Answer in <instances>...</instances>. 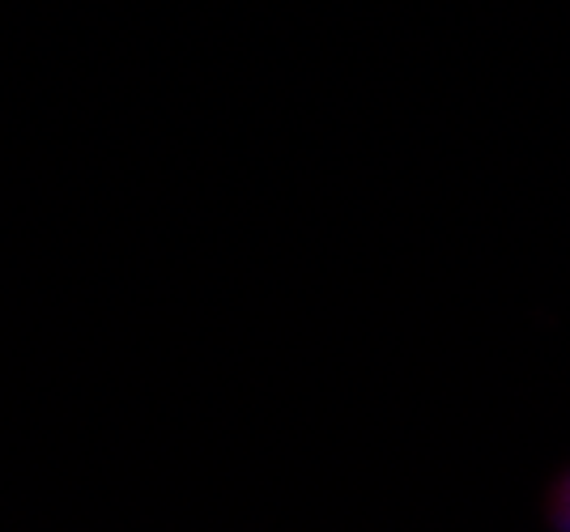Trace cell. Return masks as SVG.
<instances>
[{
  "label": "cell",
  "instance_id": "cell-1",
  "mask_svg": "<svg viewBox=\"0 0 570 532\" xmlns=\"http://www.w3.org/2000/svg\"><path fill=\"white\" fill-rule=\"evenodd\" d=\"M549 524L570 532V473L553 485V499H549Z\"/></svg>",
  "mask_w": 570,
  "mask_h": 532
}]
</instances>
